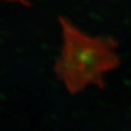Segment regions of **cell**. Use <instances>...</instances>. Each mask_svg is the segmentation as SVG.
Segmentation results:
<instances>
[{"mask_svg":"<svg viewBox=\"0 0 131 131\" xmlns=\"http://www.w3.org/2000/svg\"><path fill=\"white\" fill-rule=\"evenodd\" d=\"M59 21L63 45L54 68L57 79L72 94L90 85L103 88V74L120 64L116 41L90 36L62 17Z\"/></svg>","mask_w":131,"mask_h":131,"instance_id":"6da1fadb","label":"cell"},{"mask_svg":"<svg viewBox=\"0 0 131 131\" xmlns=\"http://www.w3.org/2000/svg\"><path fill=\"white\" fill-rule=\"evenodd\" d=\"M3 1H6V2H18L24 6H29L30 3L27 1V0H3Z\"/></svg>","mask_w":131,"mask_h":131,"instance_id":"7a4b0ae2","label":"cell"}]
</instances>
